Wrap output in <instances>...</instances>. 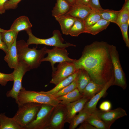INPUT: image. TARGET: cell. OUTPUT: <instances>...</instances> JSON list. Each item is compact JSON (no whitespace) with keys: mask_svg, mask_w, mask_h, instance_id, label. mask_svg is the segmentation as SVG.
<instances>
[{"mask_svg":"<svg viewBox=\"0 0 129 129\" xmlns=\"http://www.w3.org/2000/svg\"><path fill=\"white\" fill-rule=\"evenodd\" d=\"M110 46L106 42L97 41L86 46L81 57L74 62L76 68L86 70L94 82L105 85L113 73Z\"/></svg>","mask_w":129,"mask_h":129,"instance_id":"obj_1","label":"cell"},{"mask_svg":"<svg viewBox=\"0 0 129 129\" xmlns=\"http://www.w3.org/2000/svg\"><path fill=\"white\" fill-rule=\"evenodd\" d=\"M23 40L16 42V47L19 62L22 61L26 64L31 69L36 68L40 66L42 59L46 54L44 47L40 50L37 47L32 48L29 47Z\"/></svg>","mask_w":129,"mask_h":129,"instance_id":"obj_2","label":"cell"},{"mask_svg":"<svg viewBox=\"0 0 129 129\" xmlns=\"http://www.w3.org/2000/svg\"><path fill=\"white\" fill-rule=\"evenodd\" d=\"M28 102L47 104L55 106L59 103V101L52 95L40 91L27 90L23 87L18 95L16 103L19 105Z\"/></svg>","mask_w":129,"mask_h":129,"instance_id":"obj_3","label":"cell"},{"mask_svg":"<svg viewBox=\"0 0 129 129\" xmlns=\"http://www.w3.org/2000/svg\"><path fill=\"white\" fill-rule=\"evenodd\" d=\"M42 104L28 102L18 105V110L13 118L23 129H26L35 119Z\"/></svg>","mask_w":129,"mask_h":129,"instance_id":"obj_4","label":"cell"},{"mask_svg":"<svg viewBox=\"0 0 129 129\" xmlns=\"http://www.w3.org/2000/svg\"><path fill=\"white\" fill-rule=\"evenodd\" d=\"M28 36V38L26 42L28 46L31 44H43L46 45L66 48L73 46L75 45L69 43H64V40L59 31L55 30L53 32L52 36L46 39H41L37 37L32 33L31 29L26 31Z\"/></svg>","mask_w":129,"mask_h":129,"instance_id":"obj_5","label":"cell"},{"mask_svg":"<svg viewBox=\"0 0 129 129\" xmlns=\"http://www.w3.org/2000/svg\"><path fill=\"white\" fill-rule=\"evenodd\" d=\"M109 52L113 64L114 78L113 85L119 86L125 90L127 86L126 80L120 64L116 47L110 45Z\"/></svg>","mask_w":129,"mask_h":129,"instance_id":"obj_6","label":"cell"},{"mask_svg":"<svg viewBox=\"0 0 129 129\" xmlns=\"http://www.w3.org/2000/svg\"><path fill=\"white\" fill-rule=\"evenodd\" d=\"M30 70L26 64L22 61H20L12 73L14 77L13 85L12 89L7 92L6 96L7 97L14 99L16 103L18 95L23 87L22 83L23 77L25 73Z\"/></svg>","mask_w":129,"mask_h":129,"instance_id":"obj_7","label":"cell"},{"mask_svg":"<svg viewBox=\"0 0 129 129\" xmlns=\"http://www.w3.org/2000/svg\"><path fill=\"white\" fill-rule=\"evenodd\" d=\"M45 51L48 56L43 58L41 62H49L52 68V73L56 70V68L54 67V65L56 63L66 61L73 62L76 59H71L69 57V53L65 48L54 47L50 49L46 48Z\"/></svg>","mask_w":129,"mask_h":129,"instance_id":"obj_8","label":"cell"},{"mask_svg":"<svg viewBox=\"0 0 129 129\" xmlns=\"http://www.w3.org/2000/svg\"><path fill=\"white\" fill-rule=\"evenodd\" d=\"M55 107L50 105L42 104L35 119L26 129H46Z\"/></svg>","mask_w":129,"mask_h":129,"instance_id":"obj_9","label":"cell"},{"mask_svg":"<svg viewBox=\"0 0 129 129\" xmlns=\"http://www.w3.org/2000/svg\"><path fill=\"white\" fill-rule=\"evenodd\" d=\"M66 105L59 103L55 106L46 129H62L66 123Z\"/></svg>","mask_w":129,"mask_h":129,"instance_id":"obj_10","label":"cell"},{"mask_svg":"<svg viewBox=\"0 0 129 129\" xmlns=\"http://www.w3.org/2000/svg\"><path fill=\"white\" fill-rule=\"evenodd\" d=\"M74 62H64L59 63L56 70L52 73L50 83L57 85L62 81L77 72Z\"/></svg>","mask_w":129,"mask_h":129,"instance_id":"obj_11","label":"cell"},{"mask_svg":"<svg viewBox=\"0 0 129 129\" xmlns=\"http://www.w3.org/2000/svg\"><path fill=\"white\" fill-rule=\"evenodd\" d=\"M93 113L102 120L110 129L116 120L127 115L125 110L120 107L107 111H102L97 109Z\"/></svg>","mask_w":129,"mask_h":129,"instance_id":"obj_12","label":"cell"},{"mask_svg":"<svg viewBox=\"0 0 129 129\" xmlns=\"http://www.w3.org/2000/svg\"><path fill=\"white\" fill-rule=\"evenodd\" d=\"M114 80L113 73L110 80L105 84L100 91L86 102L83 108L91 113L94 112L97 109L96 106L99 101L104 95L109 87L113 85Z\"/></svg>","mask_w":129,"mask_h":129,"instance_id":"obj_13","label":"cell"},{"mask_svg":"<svg viewBox=\"0 0 129 129\" xmlns=\"http://www.w3.org/2000/svg\"><path fill=\"white\" fill-rule=\"evenodd\" d=\"M90 99L83 97L79 100L66 105L67 116L66 123H70L71 119L84 108L86 103Z\"/></svg>","mask_w":129,"mask_h":129,"instance_id":"obj_14","label":"cell"},{"mask_svg":"<svg viewBox=\"0 0 129 129\" xmlns=\"http://www.w3.org/2000/svg\"><path fill=\"white\" fill-rule=\"evenodd\" d=\"M91 10L88 5L75 4L71 6L70 10L65 14L83 20Z\"/></svg>","mask_w":129,"mask_h":129,"instance_id":"obj_15","label":"cell"},{"mask_svg":"<svg viewBox=\"0 0 129 129\" xmlns=\"http://www.w3.org/2000/svg\"><path fill=\"white\" fill-rule=\"evenodd\" d=\"M60 25L62 33L68 35L76 18L70 16L65 14L54 17Z\"/></svg>","mask_w":129,"mask_h":129,"instance_id":"obj_16","label":"cell"},{"mask_svg":"<svg viewBox=\"0 0 129 129\" xmlns=\"http://www.w3.org/2000/svg\"><path fill=\"white\" fill-rule=\"evenodd\" d=\"M16 39L8 49V53L4 57V60L11 69H15L18 65L19 61L16 47Z\"/></svg>","mask_w":129,"mask_h":129,"instance_id":"obj_17","label":"cell"},{"mask_svg":"<svg viewBox=\"0 0 129 129\" xmlns=\"http://www.w3.org/2000/svg\"><path fill=\"white\" fill-rule=\"evenodd\" d=\"M32 26L28 18L26 16H22L14 21L10 29L18 33L21 31H26L31 29Z\"/></svg>","mask_w":129,"mask_h":129,"instance_id":"obj_18","label":"cell"},{"mask_svg":"<svg viewBox=\"0 0 129 129\" xmlns=\"http://www.w3.org/2000/svg\"><path fill=\"white\" fill-rule=\"evenodd\" d=\"M80 70L79 69L76 72L61 81L51 90L47 91H41L40 92L44 94L50 95H53L55 94L68 86L74 81L78 76Z\"/></svg>","mask_w":129,"mask_h":129,"instance_id":"obj_19","label":"cell"},{"mask_svg":"<svg viewBox=\"0 0 129 129\" xmlns=\"http://www.w3.org/2000/svg\"><path fill=\"white\" fill-rule=\"evenodd\" d=\"M0 129H23L12 117L10 118L5 113H0Z\"/></svg>","mask_w":129,"mask_h":129,"instance_id":"obj_20","label":"cell"},{"mask_svg":"<svg viewBox=\"0 0 129 129\" xmlns=\"http://www.w3.org/2000/svg\"><path fill=\"white\" fill-rule=\"evenodd\" d=\"M72 5L66 0H57L52 11V14L55 17L65 15L70 10Z\"/></svg>","mask_w":129,"mask_h":129,"instance_id":"obj_21","label":"cell"},{"mask_svg":"<svg viewBox=\"0 0 129 129\" xmlns=\"http://www.w3.org/2000/svg\"><path fill=\"white\" fill-rule=\"evenodd\" d=\"M105 85L97 83L91 80L84 89L82 94L83 97L90 99L100 91Z\"/></svg>","mask_w":129,"mask_h":129,"instance_id":"obj_22","label":"cell"},{"mask_svg":"<svg viewBox=\"0 0 129 129\" xmlns=\"http://www.w3.org/2000/svg\"><path fill=\"white\" fill-rule=\"evenodd\" d=\"M83 97L82 94L77 88L68 93L56 98L59 102V103L66 105L76 101Z\"/></svg>","mask_w":129,"mask_h":129,"instance_id":"obj_23","label":"cell"},{"mask_svg":"<svg viewBox=\"0 0 129 129\" xmlns=\"http://www.w3.org/2000/svg\"><path fill=\"white\" fill-rule=\"evenodd\" d=\"M110 22L102 19L93 25L86 28L85 33L95 35L105 30L109 25Z\"/></svg>","mask_w":129,"mask_h":129,"instance_id":"obj_24","label":"cell"},{"mask_svg":"<svg viewBox=\"0 0 129 129\" xmlns=\"http://www.w3.org/2000/svg\"><path fill=\"white\" fill-rule=\"evenodd\" d=\"M91 113L83 108L78 114H76L71 119L69 123V129H75L79 124L85 121Z\"/></svg>","mask_w":129,"mask_h":129,"instance_id":"obj_25","label":"cell"},{"mask_svg":"<svg viewBox=\"0 0 129 129\" xmlns=\"http://www.w3.org/2000/svg\"><path fill=\"white\" fill-rule=\"evenodd\" d=\"M77 76V88L82 94L85 88L91 80L87 72L85 70L80 69Z\"/></svg>","mask_w":129,"mask_h":129,"instance_id":"obj_26","label":"cell"},{"mask_svg":"<svg viewBox=\"0 0 129 129\" xmlns=\"http://www.w3.org/2000/svg\"><path fill=\"white\" fill-rule=\"evenodd\" d=\"M129 0H125L121 10H119L116 24L118 26L129 20Z\"/></svg>","mask_w":129,"mask_h":129,"instance_id":"obj_27","label":"cell"},{"mask_svg":"<svg viewBox=\"0 0 129 129\" xmlns=\"http://www.w3.org/2000/svg\"><path fill=\"white\" fill-rule=\"evenodd\" d=\"M86 28L83 20L76 18L70 30L69 35L72 36L77 37L80 34L84 33Z\"/></svg>","mask_w":129,"mask_h":129,"instance_id":"obj_28","label":"cell"},{"mask_svg":"<svg viewBox=\"0 0 129 129\" xmlns=\"http://www.w3.org/2000/svg\"><path fill=\"white\" fill-rule=\"evenodd\" d=\"M96 129H109L106 124L95 114L93 113L85 121Z\"/></svg>","mask_w":129,"mask_h":129,"instance_id":"obj_29","label":"cell"},{"mask_svg":"<svg viewBox=\"0 0 129 129\" xmlns=\"http://www.w3.org/2000/svg\"><path fill=\"white\" fill-rule=\"evenodd\" d=\"M119 11L104 9L99 12L102 19L116 24Z\"/></svg>","mask_w":129,"mask_h":129,"instance_id":"obj_30","label":"cell"},{"mask_svg":"<svg viewBox=\"0 0 129 129\" xmlns=\"http://www.w3.org/2000/svg\"><path fill=\"white\" fill-rule=\"evenodd\" d=\"M18 33L10 29L1 33L2 40L7 46L8 49L16 39Z\"/></svg>","mask_w":129,"mask_h":129,"instance_id":"obj_31","label":"cell"},{"mask_svg":"<svg viewBox=\"0 0 129 129\" xmlns=\"http://www.w3.org/2000/svg\"><path fill=\"white\" fill-rule=\"evenodd\" d=\"M99 12L91 10L83 20L86 27H89L102 19Z\"/></svg>","mask_w":129,"mask_h":129,"instance_id":"obj_32","label":"cell"},{"mask_svg":"<svg viewBox=\"0 0 129 129\" xmlns=\"http://www.w3.org/2000/svg\"><path fill=\"white\" fill-rule=\"evenodd\" d=\"M77 76L74 81L68 86L52 95L56 98L67 94L77 88Z\"/></svg>","mask_w":129,"mask_h":129,"instance_id":"obj_33","label":"cell"},{"mask_svg":"<svg viewBox=\"0 0 129 129\" xmlns=\"http://www.w3.org/2000/svg\"><path fill=\"white\" fill-rule=\"evenodd\" d=\"M129 21L127 22L119 25L122 35L123 39L127 47L129 48V39L128 33Z\"/></svg>","mask_w":129,"mask_h":129,"instance_id":"obj_34","label":"cell"},{"mask_svg":"<svg viewBox=\"0 0 129 129\" xmlns=\"http://www.w3.org/2000/svg\"><path fill=\"white\" fill-rule=\"evenodd\" d=\"M14 77L12 74H6L0 72V84L5 86L10 81H13Z\"/></svg>","mask_w":129,"mask_h":129,"instance_id":"obj_35","label":"cell"},{"mask_svg":"<svg viewBox=\"0 0 129 129\" xmlns=\"http://www.w3.org/2000/svg\"><path fill=\"white\" fill-rule=\"evenodd\" d=\"M88 5L92 11L99 12L103 9L100 3L99 0H89Z\"/></svg>","mask_w":129,"mask_h":129,"instance_id":"obj_36","label":"cell"},{"mask_svg":"<svg viewBox=\"0 0 129 129\" xmlns=\"http://www.w3.org/2000/svg\"><path fill=\"white\" fill-rule=\"evenodd\" d=\"M22 0H8L5 3L4 6L5 10L16 8L18 4Z\"/></svg>","mask_w":129,"mask_h":129,"instance_id":"obj_37","label":"cell"},{"mask_svg":"<svg viewBox=\"0 0 129 129\" xmlns=\"http://www.w3.org/2000/svg\"><path fill=\"white\" fill-rule=\"evenodd\" d=\"M112 104L111 102L108 101H105L102 102L100 104L99 108L100 110L103 111H107L111 109Z\"/></svg>","mask_w":129,"mask_h":129,"instance_id":"obj_38","label":"cell"},{"mask_svg":"<svg viewBox=\"0 0 129 129\" xmlns=\"http://www.w3.org/2000/svg\"><path fill=\"white\" fill-rule=\"evenodd\" d=\"M78 129H96L94 127L85 121L81 124Z\"/></svg>","mask_w":129,"mask_h":129,"instance_id":"obj_39","label":"cell"},{"mask_svg":"<svg viewBox=\"0 0 129 129\" xmlns=\"http://www.w3.org/2000/svg\"><path fill=\"white\" fill-rule=\"evenodd\" d=\"M0 49L3 50L6 54L8 53V47L2 39L1 33H0Z\"/></svg>","mask_w":129,"mask_h":129,"instance_id":"obj_40","label":"cell"},{"mask_svg":"<svg viewBox=\"0 0 129 129\" xmlns=\"http://www.w3.org/2000/svg\"><path fill=\"white\" fill-rule=\"evenodd\" d=\"M8 0H0V14L4 13L5 11L4 6L5 3Z\"/></svg>","mask_w":129,"mask_h":129,"instance_id":"obj_41","label":"cell"},{"mask_svg":"<svg viewBox=\"0 0 129 129\" xmlns=\"http://www.w3.org/2000/svg\"><path fill=\"white\" fill-rule=\"evenodd\" d=\"M89 0H76L75 4L88 5Z\"/></svg>","mask_w":129,"mask_h":129,"instance_id":"obj_42","label":"cell"},{"mask_svg":"<svg viewBox=\"0 0 129 129\" xmlns=\"http://www.w3.org/2000/svg\"><path fill=\"white\" fill-rule=\"evenodd\" d=\"M66 1L71 5L75 4L76 0H66Z\"/></svg>","mask_w":129,"mask_h":129,"instance_id":"obj_43","label":"cell"},{"mask_svg":"<svg viewBox=\"0 0 129 129\" xmlns=\"http://www.w3.org/2000/svg\"><path fill=\"white\" fill-rule=\"evenodd\" d=\"M6 30L0 28V33H2L5 31Z\"/></svg>","mask_w":129,"mask_h":129,"instance_id":"obj_44","label":"cell"}]
</instances>
